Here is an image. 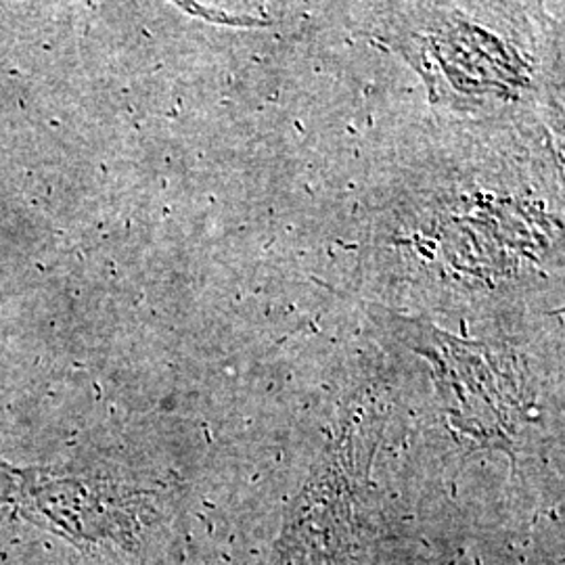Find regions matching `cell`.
Listing matches in <instances>:
<instances>
[{
    "label": "cell",
    "mask_w": 565,
    "mask_h": 565,
    "mask_svg": "<svg viewBox=\"0 0 565 565\" xmlns=\"http://www.w3.org/2000/svg\"><path fill=\"white\" fill-rule=\"evenodd\" d=\"M25 488L28 478H23L20 471L0 463V524L7 522L25 501Z\"/></svg>",
    "instance_id": "1"
}]
</instances>
